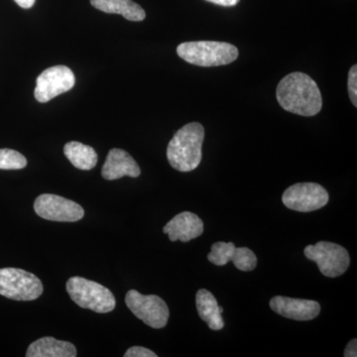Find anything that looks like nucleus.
I'll list each match as a JSON object with an SVG mask.
<instances>
[{"label": "nucleus", "mask_w": 357, "mask_h": 357, "mask_svg": "<svg viewBox=\"0 0 357 357\" xmlns=\"http://www.w3.org/2000/svg\"><path fill=\"white\" fill-rule=\"evenodd\" d=\"M282 109L302 116H314L323 107L318 84L304 73L289 74L281 79L276 91Z\"/></svg>", "instance_id": "nucleus-1"}, {"label": "nucleus", "mask_w": 357, "mask_h": 357, "mask_svg": "<svg viewBox=\"0 0 357 357\" xmlns=\"http://www.w3.org/2000/svg\"><path fill=\"white\" fill-rule=\"evenodd\" d=\"M204 128L198 122L185 124L177 132L167 148L169 163L178 172H191L202 161Z\"/></svg>", "instance_id": "nucleus-2"}, {"label": "nucleus", "mask_w": 357, "mask_h": 357, "mask_svg": "<svg viewBox=\"0 0 357 357\" xmlns=\"http://www.w3.org/2000/svg\"><path fill=\"white\" fill-rule=\"evenodd\" d=\"M178 57L199 67H218L231 64L238 57V49L227 42L194 41L178 45Z\"/></svg>", "instance_id": "nucleus-3"}, {"label": "nucleus", "mask_w": 357, "mask_h": 357, "mask_svg": "<svg viewBox=\"0 0 357 357\" xmlns=\"http://www.w3.org/2000/svg\"><path fill=\"white\" fill-rule=\"evenodd\" d=\"M67 292L77 306L98 314L114 311L116 301L112 291L83 277H72L67 282Z\"/></svg>", "instance_id": "nucleus-4"}, {"label": "nucleus", "mask_w": 357, "mask_h": 357, "mask_svg": "<svg viewBox=\"0 0 357 357\" xmlns=\"http://www.w3.org/2000/svg\"><path fill=\"white\" fill-rule=\"evenodd\" d=\"M43 294V284L36 275L18 269H0V295L15 301L38 299Z\"/></svg>", "instance_id": "nucleus-5"}, {"label": "nucleus", "mask_w": 357, "mask_h": 357, "mask_svg": "<svg viewBox=\"0 0 357 357\" xmlns=\"http://www.w3.org/2000/svg\"><path fill=\"white\" fill-rule=\"evenodd\" d=\"M305 256L316 262L321 273L330 278L342 276L349 269L351 258L347 249L340 244L319 241L304 249Z\"/></svg>", "instance_id": "nucleus-6"}, {"label": "nucleus", "mask_w": 357, "mask_h": 357, "mask_svg": "<svg viewBox=\"0 0 357 357\" xmlns=\"http://www.w3.org/2000/svg\"><path fill=\"white\" fill-rule=\"evenodd\" d=\"M126 306L134 316L145 325L153 328H165L170 312L165 301L156 295H142L136 290H129L126 296Z\"/></svg>", "instance_id": "nucleus-7"}, {"label": "nucleus", "mask_w": 357, "mask_h": 357, "mask_svg": "<svg viewBox=\"0 0 357 357\" xmlns=\"http://www.w3.org/2000/svg\"><path fill=\"white\" fill-rule=\"evenodd\" d=\"M328 192L317 183H298L289 187L282 202L290 210L310 213L324 208L328 203Z\"/></svg>", "instance_id": "nucleus-8"}, {"label": "nucleus", "mask_w": 357, "mask_h": 357, "mask_svg": "<svg viewBox=\"0 0 357 357\" xmlns=\"http://www.w3.org/2000/svg\"><path fill=\"white\" fill-rule=\"evenodd\" d=\"M76 77L70 68L54 66L45 70L37 77L34 95L39 102H50L56 96L67 93L74 88Z\"/></svg>", "instance_id": "nucleus-9"}, {"label": "nucleus", "mask_w": 357, "mask_h": 357, "mask_svg": "<svg viewBox=\"0 0 357 357\" xmlns=\"http://www.w3.org/2000/svg\"><path fill=\"white\" fill-rule=\"evenodd\" d=\"M34 211L40 218L52 222H75L84 218L79 204L57 195H40L35 199Z\"/></svg>", "instance_id": "nucleus-10"}, {"label": "nucleus", "mask_w": 357, "mask_h": 357, "mask_svg": "<svg viewBox=\"0 0 357 357\" xmlns=\"http://www.w3.org/2000/svg\"><path fill=\"white\" fill-rule=\"evenodd\" d=\"M270 307L284 318L295 321H311L316 319L321 312V306L316 301L294 299L283 296L272 298Z\"/></svg>", "instance_id": "nucleus-11"}, {"label": "nucleus", "mask_w": 357, "mask_h": 357, "mask_svg": "<svg viewBox=\"0 0 357 357\" xmlns=\"http://www.w3.org/2000/svg\"><path fill=\"white\" fill-rule=\"evenodd\" d=\"M171 241H180L189 243L192 239L201 236L204 232V222L191 211H184L173 218L163 229Z\"/></svg>", "instance_id": "nucleus-12"}, {"label": "nucleus", "mask_w": 357, "mask_h": 357, "mask_svg": "<svg viewBox=\"0 0 357 357\" xmlns=\"http://www.w3.org/2000/svg\"><path fill=\"white\" fill-rule=\"evenodd\" d=\"M140 174L137 162L128 152L119 148L110 150L102 169V178L109 181L119 180L124 176L137 178Z\"/></svg>", "instance_id": "nucleus-13"}, {"label": "nucleus", "mask_w": 357, "mask_h": 357, "mask_svg": "<svg viewBox=\"0 0 357 357\" xmlns=\"http://www.w3.org/2000/svg\"><path fill=\"white\" fill-rule=\"evenodd\" d=\"M27 357H76L77 349L74 344L52 337L39 338L32 342L26 352Z\"/></svg>", "instance_id": "nucleus-14"}, {"label": "nucleus", "mask_w": 357, "mask_h": 357, "mask_svg": "<svg viewBox=\"0 0 357 357\" xmlns=\"http://www.w3.org/2000/svg\"><path fill=\"white\" fill-rule=\"evenodd\" d=\"M196 305L199 318L206 321L211 330H222L225 326V321H223L217 299L210 291L206 289L199 290L196 295Z\"/></svg>", "instance_id": "nucleus-15"}, {"label": "nucleus", "mask_w": 357, "mask_h": 357, "mask_svg": "<svg viewBox=\"0 0 357 357\" xmlns=\"http://www.w3.org/2000/svg\"><path fill=\"white\" fill-rule=\"evenodd\" d=\"M91 6L105 13L121 14L129 21H142L146 17L144 9L132 0H91Z\"/></svg>", "instance_id": "nucleus-16"}, {"label": "nucleus", "mask_w": 357, "mask_h": 357, "mask_svg": "<svg viewBox=\"0 0 357 357\" xmlns=\"http://www.w3.org/2000/svg\"><path fill=\"white\" fill-rule=\"evenodd\" d=\"M64 153L70 163L79 170H91L98 164L96 150L77 141L67 143L64 147Z\"/></svg>", "instance_id": "nucleus-17"}, {"label": "nucleus", "mask_w": 357, "mask_h": 357, "mask_svg": "<svg viewBox=\"0 0 357 357\" xmlns=\"http://www.w3.org/2000/svg\"><path fill=\"white\" fill-rule=\"evenodd\" d=\"M236 255L237 248L234 243L218 241V243H213L211 246L208 259V261L217 265V266H225L230 261H236Z\"/></svg>", "instance_id": "nucleus-18"}, {"label": "nucleus", "mask_w": 357, "mask_h": 357, "mask_svg": "<svg viewBox=\"0 0 357 357\" xmlns=\"http://www.w3.org/2000/svg\"><path fill=\"white\" fill-rule=\"evenodd\" d=\"M26 166H27V159L20 152L13 149H0L1 170H20Z\"/></svg>", "instance_id": "nucleus-19"}, {"label": "nucleus", "mask_w": 357, "mask_h": 357, "mask_svg": "<svg viewBox=\"0 0 357 357\" xmlns=\"http://www.w3.org/2000/svg\"><path fill=\"white\" fill-rule=\"evenodd\" d=\"M347 88H349V98L354 107H357V66H352L349 73L347 79Z\"/></svg>", "instance_id": "nucleus-20"}, {"label": "nucleus", "mask_w": 357, "mask_h": 357, "mask_svg": "<svg viewBox=\"0 0 357 357\" xmlns=\"http://www.w3.org/2000/svg\"><path fill=\"white\" fill-rule=\"evenodd\" d=\"M124 357H157V354L146 347H133L126 352Z\"/></svg>", "instance_id": "nucleus-21"}, {"label": "nucleus", "mask_w": 357, "mask_h": 357, "mask_svg": "<svg viewBox=\"0 0 357 357\" xmlns=\"http://www.w3.org/2000/svg\"><path fill=\"white\" fill-rule=\"evenodd\" d=\"M344 356L345 357H356L357 356V340L356 338L351 340L349 344L345 347Z\"/></svg>", "instance_id": "nucleus-22"}, {"label": "nucleus", "mask_w": 357, "mask_h": 357, "mask_svg": "<svg viewBox=\"0 0 357 357\" xmlns=\"http://www.w3.org/2000/svg\"><path fill=\"white\" fill-rule=\"evenodd\" d=\"M206 1L211 2V3L217 4V6L225 7L236 6L238 3L239 0H206Z\"/></svg>", "instance_id": "nucleus-23"}, {"label": "nucleus", "mask_w": 357, "mask_h": 357, "mask_svg": "<svg viewBox=\"0 0 357 357\" xmlns=\"http://www.w3.org/2000/svg\"><path fill=\"white\" fill-rule=\"evenodd\" d=\"M14 1H15L18 6L22 7V8L29 9L34 6L36 0H14Z\"/></svg>", "instance_id": "nucleus-24"}, {"label": "nucleus", "mask_w": 357, "mask_h": 357, "mask_svg": "<svg viewBox=\"0 0 357 357\" xmlns=\"http://www.w3.org/2000/svg\"><path fill=\"white\" fill-rule=\"evenodd\" d=\"M220 312H222H222H223V307H220Z\"/></svg>", "instance_id": "nucleus-25"}]
</instances>
